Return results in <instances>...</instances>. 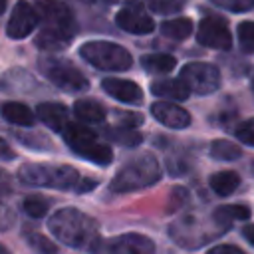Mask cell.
Masks as SVG:
<instances>
[{
	"instance_id": "obj_28",
	"label": "cell",
	"mask_w": 254,
	"mask_h": 254,
	"mask_svg": "<svg viewBox=\"0 0 254 254\" xmlns=\"http://www.w3.org/2000/svg\"><path fill=\"white\" fill-rule=\"evenodd\" d=\"M145 2L157 14H175L185 6V0H145Z\"/></svg>"
},
{
	"instance_id": "obj_15",
	"label": "cell",
	"mask_w": 254,
	"mask_h": 254,
	"mask_svg": "<svg viewBox=\"0 0 254 254\" xmlns=\"http://www.w3.org/2000/svg\"><path fill=\"white\" fill-rule=\"evenodd\" d=\"M36 117L46 125L50 127L52 131H58L62 133L64 127L67 125V107L62 105V103H56V101H44L36 107Z\"/></svg>"
},
{
	"instance_id": "obj_1",
	"label": "cell",
	"mask_w": 254,
	"mask_h": 254,
	"mask_svg": "<svg viewBox=\"0 0 254 254\" xmlns=\"http://www.w3.org/2000/svg\"><path fill=\"white\" fill-rule=\"evenodd\" d=\"M48 228L62 244H67L71 248L89 250L91 254H97L101 246L97 222L77 208H60L48 220Z\"/></svg>"
},
{
	"instance_id": "obj_3",
	"label": "cell",
	"mask_w": 254,
	"mask_h": 254,
	"mask_svg": "<svg viewBox=\"0 0 254 254\" xmlns=\"http://www.w3.org/2000/svg\"><path fill=\"white\" fill-rule=\"evenodd\" d=\"M18 179L30 187L48 189H75L79 183V173L69 165H46V163H26L18 171Z\"/></svg>"
},
{
	"instance_id": "obj_22",
	"label": "cell",
	"mask_w": 254,
	"mask_h": 254,
	"mask_svg": "<svg viewBox=\"0 0 254 254\" xmlns=\"http://www.w3.org/2000/svg\"><path fill=\"white\" fill-rule=\"evenodd\" d=\"M105 137L113 143H119L123 147H137L141 141H143V135L135 129H129V127H117V125H111V127H105Z\"/></svg>"
},
{
	"instance_id": "obj_24",
	"label": "cell",
	"mask_w": 254,
	"mask_h": 254,
	"mask_svg": "<svg viewBox=\"0 0 254 254\" xmlns=\"http://www.w3.org/2000/svg\"><path fill=\"white\" fill-rule=\"evenodd\" d=\"M210 157L218 159V161H236V159L242 157V149L232 141L216 139L210 145Z\"/></svg>"
},
{
	"instance_id": "obj_32",
	"label": "cell",
	"mask_w": 254,
	"mask_h": 254,
	"mask_svg": "<svg viewBox=\"0 0 254 254\" xmlns=\"http://www.w3.org/2000/svg\"><path fill=\"white\" fill-rule=\"evenodd\" d=\"M115 117H117V121H119L121 127H129V129H133L135 125H141L143 123V115H139L135 111H117Z\"/></svg>"
},
{
	"instance_id": "obj_36",
	"label": "cell",
	"mask_w": 254,
	"mask_h": 254,
	"mask_svg": "<svg viewBox=\"0 0 254 254\" xmlns=\"http://www.w3.org/2000/svg\"><path fill=\"white\" fill-rule=\"evenodd\" d=\"M12 190V187H10V179H8V175L0 169V194H6V192H10Z\"/></svg>"
},
{
	"instance_id": "obj_21",
	"label": "cell",
	"mask_w": 254,
	"mask_h": 254,
	"mask_svg": "<svg viewBox=\"0 0 254 254\" xmlns=\"http://www.w3.org/2000/svg\"><path fill=\"white\" fill-rule=\"evenodd\" d=\"M139 62L143 69L149 73H169L177 64V60L169 54H145L141 56Z\"/></svg>"
},
{
	"instance_id": "obj_8",
	"label": "cell",
	"mask_w": 254,
	"mask_h": 254,
	"mask_svg": "<svg viewBox=\"0 0 254 254\" xmlns=\"http://www.w3.org/2000/svg\"><path fill=\"white\" fill-rule=\"evenodd\" d=\"M179 79L189 89V93H196V95H208L220 87L218 67H214L212 64H202V62L187 64L181 69Z\"/></svg>"
},
{
	"instance_id": "obj_39",
	"label": "cell",
	"mask_w": 254,
	"mask_h": 254,
	"mask_svg": "<svg viewBox=\"0 0 254 254\" xmlns=\"http://www.w3.org/2000/svg\"><path fill=\"white\" fill-rule=\"evenodd\" d=\"M252 91H254V79H252Z\"/></svg>"
},
{
	"instance_id": "obj_20",
	"label": "cell",
	"mask_w": 254,
	"mask_h": 254,
	"mask_svg": "<svg viewBox=\"0 0 254 254\" xmlns=\"http://www.w3.org/2000/svg\"><path fill=\"white\" fill-rule=\"evenodd\" d=\"M250 216V208L244 204H222L214 210V222L226 228L234 220H246Z\"/></svg>"
},
{
	"instance_id": "obj_10",
	"label": "cell",
	"mask_w": 254,
	"mask_h": 254,
	"mask_svg": "<svg viewBox=\"0 0 254 254\" xmlns=\"http://www.w3.org/2000/svg\"><path fill=\"white\" fill-rule=\"evenodd\" d=\"M196 42L206 48H216V50H230L232 48V36L224 20L208 16L202 18L196 30Z\"/></svg>"
},
{
	"instance_id": "obj_37",
	"label": "cell",
	"mask_w": 254,
	"mask_h": 254,
	"mask_svg": "<svg viewBox=\"0 0 254 254\" xmlns=\"http://www.w3.org/2000/svg\"><path fill=\"white\" fill-rule=\"evenodd\" d=\"M242 234H244V238L254 246V224H248V226H244L242 228Z\"/></svg>"
},
{
	"instance_id": "obj_33",
	"label": "cell",
	"mask_w": 254,
	"mask_h": 254,
	"mask_svg": "<svg viewBox=\"0 0 254 254\" xmlns=\"http://www.w3.org/2000/svg\"><path fill=\"white\" fill-rule=\"evenodd\" d=\"M206 254H246V252H242L238 246H232V244H218V246H212Z\"/></svg>"
},
{
	"instance_id": "obj_11",
	"label": "cell",
	"mask_w": 254,
	"mask_h": 254,
	"mask_svg": "<svg viewBox=\"0 0 254 254\" xmlns=\"http://www.w3.org/2000/svg\"><path fill=\"white\" fill-rule=\"evenodd\" d=\"M38 22H40V18H38L36 8L32 4H28L26 0H18L10 14V20L6 24V34L12 40H22L36 30Z\"/></svg>"
},
{
	"instance_id": "obj_35",
	"label": "cell",
	"mask_w": 254,
	"mask_h": 254,
	"mask_svg": "<svg viewBox=\"0 0 254 254\" xmlns=\"http://www.w3.org/2000/svg\"><path fill=\"white\" fill-rule=\"evenodd\" d=\"M93 187H97V181H93V179H83V181L77 183L75 190H77V192H85V190H91Z\"/></svg>"
},
{
	"instance_id": "obj_4",
	"label": "cell",
	"mask_w": 254,
	"mask_h": 254,
	"mask_svg": "<svg viewBox=\"0 0 254 254\" xmlns=\"http://www.w3.org/2000/svg\"><path fill=\"white\" fill-rule=\"evenodd\" d=\"M62 137H64V141L67 143V147L75 155H79V157H83V159H87V161H91L95 165L105 167V165H109L113 161L111 147L101 143L97 139L95 131H91L89 127H85L81 123L67 121V125L62 131Z\"/></svg>"
},
{
	"instance_id": "obj_7",
	"label": "cell",
	"mask_w": 254,
	"mask_h": 254,
	"mask_svg": "<svg viewBox=\"0 0 254 254\" xmlns=\"http://www.w3.org/2000/svg\"><path fill=\"white\" fill-rule=\"evenodd\" d=\"M34 8L38 12V18L44 22L42 30L58 34L69 42L73 40L75 20H73V14L67 8V4H64L62 0H38V4Z\"/></svg>"
},
{
	"instance_id": "obj_18",
	"label": "cell",
	"mask_w": 254,
	"mask_h": 254,
	"mask_svg": "<svg viewBox=\"0 0 254 254\" xmlns=\"http://www.w3.org/2000/svg\"><path fill=\"white\" fill-rule=\"evenodd\" d=\"M73 113L83 123H101L105 119V107L95 99H77L73 103Z\"/></svg>"
},
{
	"instance_id": "obj_19",
	"label": "cell",
	"mask_w": 254,
	"mask_h": 254,
	"mask_svg": "<svg viewBox=\"0 0 254 254\" xmlns=\"http://www.w3.org/2000/svg\"><path fill=\"white\" fill-rule=\"evenodd\" d=\"M208 183H210V189L218 196H228L240 187V177L234 171H218V173H214L210 177Z\"/></svg>"
},
{
	"instance_id": "obj_31",
	"label": "cell",
	"mask_w": 254,
	"mask_h": 254,
	"mask_svg": "<svg viewBox=\"0 0 254 254\" xmlns=\"http://www.w3.org/2000/svg\"><path fill=\"white\" fill-rule=\"evenodd\" d=\"M212 2L228 12H248L254 8V0H212Z\"/></svg>"
},
{
	"instance_id": "obj_13",
	"label": "cell",
	"mask_w": 254,
	"mask_h": 254,
	"mask_svg": "<svg viewBox=\"0 0 254 254\" xmlns=\"http://www.w3.org/2000/svg\"><path fill=\"white\" fill-rule=\"evenodd\" d=\"M115 24H117L121 30L129 32V34H139V36L149 34V32H153V28H155L153 18L147 16L141 8H135V6L121 8V10L117 12V16H115Z\"/></svg>"
},
{
	"instance_id": "obj_5",
	"label": "cell",
	"mask_w": 254,
	"mask_h": 254,
	"mask_svg": "<svg viewBox=\"0 0 254 254\" xmlns=\"http://www.w3.org/2000/svg\"><path fill=\"white\" fill-rule=\"evenodd\" d=\"M79 56L87 64L103 71H125L133 64L131 54L123 46L115 42H105V40L85 42L79 48Z\"/></svg>"
},
{
	"instance_id": "obj_16",
	"label": "cell",
	"mask_w": 254,
	"mask_h": 254,
	"mask_svg": "<svg viewBox=\"0 0 254 254\" xmlns=\"http://www.w3.org/2000/svg\"><path fill=\"white\" fill-rule=\"evenodd\" d=\"M0 115L8 121V123H14V125H20V127H32L34 121H36V115L34 111L20 103V101H4L0 105Z\"/></svg>"
},
{
	"instance_id": "obj_34",
	"label": "cell",
	"mask_w": 254,
	"mask_h": 254,
	"mask_svg": "<svg viewBox=\"0 0 254 254\" xmlns=\"http://www.w3.org/2000/svg\"><path fill=\"white\" fill-rule=\"evenodd\" d=\"M16 159V153L12 151V147L0 137V161H12Z\"/></svg>"
},
{
	"instance_id": "obj_38",
	"label": "cell",
	"mask_w": 254,
	"mask_h": 254,
	"mask_svg": "<svg viewBox=\"0 0 254 254\" xmlns=\"http://www.w3.org/2000/svg\"><path fill=\"white\" fill-rule=\"evenodd\" d=\"M6 10V0H0V14H4Z\"/></svg>"
},
{
	"instance_id": "obj_26",
	"label": "cell",
	"mask_w": 254,
	"mask_h": 254,
	"mask_svg": "<svg viewBox=\"0 0 254 254\" xmlns=\"http://www.w3.org/2000/svg\"><path fill=\"white\" fill-rule=\"evenodd\" d=\"M18 141H22L24 145H28L30 149H38V151H50L52 149V141L42 135V133H24V131H16L14 133Z\"/></svg>"
},
{
	"instance_id": "obj_30",
	"label": "cell",
	"mask_w": 254,
	"mask_h": 254,
	"mask_svg": "<svg viewBox=\"0 0 254 254\" xmlns=\"http://www.w3.org/2000/svg\"><path fill=\"white\" fill-rule=\"evenodd\" d=\"M234 135H236L238 141H242V143L254 147V117L248 119V121H244V123H240V125L234 129Z\"/></svg>"
},
{
	"instance_id": "obj_2",
	"label": "cell",
	"mask_w": 254,
	"mask_h": 254,
	"mask_svg": "<svg viewBox=\"0 0 254 254\" xmlns=\"http://www.w3.org/2000/svg\"><path fill=\"white\" fill-rule=\"evenodd\" d=\"M159 179H161L159 161L153 155L143 153V155L127 161L117 171V175L109 183V189L113 192H131V190H139V189L151 187Z\"/></svg>"
},
{
	"instance_id": "obj_6",
	"label": "cell",
	"mask_w": 254,
	"mask_h": 254,
	"mask_svg": "<svg viewBox=\"0 0 254 254\" xmlns=\"http://www.w3.org/2000/svg\"><path fill=\"white\" fill-rule=\"evenodd\" d=\"M38 67H40V73L48 81H52L56 87H60L64 91L79 93L89 87V81L81 73V69H77L71 62H67L64 58L44 56L38 60Z\"/></svg>"
},
{
	"instance_id": "obj_9",
	"label": "cell",
	"mask_w": 254,
	"mask_h": 254,
	"mask_svg": "<svg viewBox=\"0 0 254 254\" xmlns=\"http://www.w3.org/2000/svg\"><path fill=\"white\" fill-rule=\"evenodd\" d=\"M97 254H155V242L145 234L127 232L101 244Z\"/></svg>"
},
{
	"instance_id": "obj_25",
	"label": "cell",
	"mask_w": 254,
	"mask_h": 254,
	"mask_svg": "<svg viewBox=\"0 0 254 254\" xmlns=\"http://www.w3.org/2000/svg\"><path fill=\"white\" fill-rule=\"evenodd\" d=\"M22 208H24V212H26L28 216H32V218H42V216L48 212V208H50V200L44 198V196H40V194H30V196L24 198Z\"/></svg>"
},
{
	"instance_id": "obj_14",
	"label": "cell",
	"mask_w": 254,
	"mask_h": 254,
	"mask_svg": "<svg viewBox=\"0 0 254 254\" xmlns=\"http://www.w3.org/2000/svg\"><path fill=\"white\" fill-rule=\"evenodd\" d=\"M101 89L111 95L113 99L121 101V103H129V105H139L143 101V91L137 83L129 81V79H119V77H105L101 81Z\"/></svg>"
},
{
	"instance_id": "obj_17",
	"label": "cell",
	"mask_w": 254,
	"mask_h": 254,
	"mask_svg": "<svg viewBox=\"0 0 254 254\" xmlns=\"http://www.w3.org/2000/svg\"><path fill=\"white\" fill-rule=\"evenodd\" d=\"M151 91L159 97H165V99H175V101H185L190 93L189 89L183 85V81L177 77V79H171V77H165V79H157L151 83Z\"/></svg>"
},
{
	"instance_id": "obj_12",
	"label": "cell",
	"mask_w": 254,
	"mask_h": 254,
	"mask_svg": "<svg viewBox=\"0 0 254 254\" xmlns=\"http://www.w3.org/2000/svg\"><path fill=\"white\" fill-rule=\"evenodd\" d=\"M151 115L159 123H163L165 127H171V129H185L190 125L189 111L173 101H155L151 105Z\"/></svg>"
},
{
	"instance_id": "obj_23",
	"label": "cell",
	"mask_w": 254,
	"mask_h": 254,
	"mask_svg": "<svg viewBox=\"0 0 254 254\" xmlns=\"http://www.w3.org/2000/svg\"><path fill=\"white\" fill-rule=\"evenodd\" d=\"M161 32H163V36H167L171 40H187L192 34V22L189 18L165 20L161 24Z\"/></svg>"
},
{
	"instance_id": "obj_29",
	"label": "cell",
	"mask_w": 254,
	"mask_h": 254,
	"mask_svg": "<svg viewBox=\"0 0 254 254\" xmlns=\"http://www.w3.org/2000/svg\"><path fill=\"white\" fill-rule=\"evenodd\" d=\"M238 40L244 50L252 52L254 50V22H240L238 24Z\"/></svg>"
},
{
	"instance_id": "obj_27",
	"label": "cell",
	"mask_w": 254,
	"mask_h": 254,
	"mask_svg": "<svg viewBox=\"0 0 254 254\" xmlns=\"http://www.w3.org/2000/svg\"><path fill=\"white\" fill-rule=\"evenodd\" d=\"M26 240L32 246V250L38 252V254H58V246L52 240H48L46 236H42V234L30 232V234H26Z\"/></svg>"
}]
</instances>
